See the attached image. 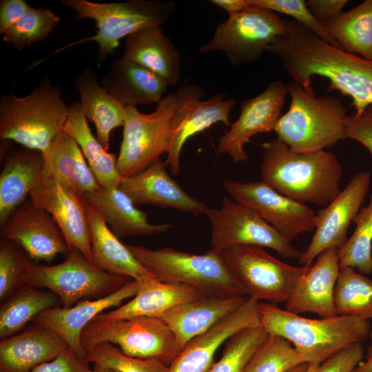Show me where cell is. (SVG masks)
<instances>
[{
	"label": "cell",
	"instance_id": "obj_1",
	"mask_svg": "<svg viewBox=\"0 0 372 372\" xmlns=\"http://www.w3.org/2000/svg\"><path fill=\"white\" fill-rule=\"evenodd\" d=\"M262 181L299 203L329 205L340 193L342 168L325 150L296 152L278 137L262 145Z\"/></svg>",
	"mask_w": 372,
	"mask_h": 372
},
{
	"label": "cell",
	"instance_id": "obj_2",
	"mask_svg": "<svg viewBox=\"0 0 372 372\" xmlns=\"http://www.w3.org/2000/svg\"><path fill=\"white\" fill-rule=\"evenodd\" d=\"M260 325L269 335L288 340L308 364L327 358L369 336V320L351 316L311 319L269 302H259Z\"/></svg>",
	"mask_w": 372,
	"mask_h": 372
},
{
	"label": "cell",
	"instance_id": "obj_3",
	"mask_svg": "<svg viewBox=\"0 0 372 372\" xmlns=\"http://www.w3.org/2000/svg\"><path fill=\"white\" fill-rule=\"evenodd\" d=\"M291 103L274 131L293 152H316L347 138V110L340 99L316 97L300 84H287Z\"/></svg>",
	"mask_w": 372,
	"mask_h": 372
},
{
	"label": "cell",
	"instance_id": "obj_4",
	"mask_svg": "<svg viewBox=\"0 0 372 372\" xmlns=\"http://www.w3.org/2000/svg\"><path fill=\"white\" fill-rule=\"evenodd\" d=\"M62 90L43 80L30 94L13 92L0 100V137L44 153L63 130L70 109L61 99Z\"/></svg>",
	"mask_w": 372,
	"mask_h": 372
},
{
	"label": "cell",
	"instance_id": "obj_5",
	"mask_svg": "<svg viewBox=\"0 0 372 372\" xmlns=\"http://www.w3.org/2000/svg\"><path fill=\"white\" fill-rule=\"evenodd\" d=\"M73 10L77 20L92 19L96 22V33L70 45L94 41L99 45L98 64L114 53L119 41L150 26L161 27L172 17L175 3L171 1L130 0L115 3H95L87 0H62Z\"/></svg>",
	"mask_w": 372,
	"mask_h": 372
},
{
	"label": "cell",
	"instance_id": "obj_6",
	"mask_svg": "<svg viewBox=\"0 0 372 372\" xmlns=\"http://www.w3.org/2000/svg\"><path fill=\"white\" fill-rule=\"evenodd\" d=\"M136 260L161 282L182 283L211 295L245 296L223 261L220 251L203 254L171 247L152 249L127 245Z\"/></svg>",
	"mask_w": 372,
	"mask_h": 372
},
{
	"label": "cell",
	"instance_id": "obj_7",
	"mask_svg": "<svg viewBox=\"0 0 372 372\" xmlns=\"http://www.w3.org/2000/svg\"><path fill=\"white\" fill-rule=\"evenodd\" d=\"M66 259L57 265L30 262L24 284L45 288L69 308L83 300L105 297L132 279L112 273L99 267L78 249L69 247Z\"/></svg>",
	"mask_w": 372,
	"mask_h": 372
},
{
	"label": "cell",
	"instance_id": "obj_8",
	"mask_svg": "<svg viewBox=\"0 0 372 372\" xmlns=\"http://www.w3.org/2000/svg\"><path fill=\"white\" fill-rule=\"evenodd\" d=\"M220 254L246 296L273 304L287 302L298 280L309 268L287 264L256 245H234Z\"/></svg>",
	"mask_w": 372,
	"mask_h": 372
},
{
	"label": "cell",
	"instance_id": "obj_9",
	"mask_svg": "<svg viewBox=\"0 0 372 372\" xmlns=\"http://www.w3.org/2000/svg\"><path fill=\"white\" fill-rule=\"evenodd\" d=\"M85 353L101 342L116 344L126 355L156 358L169 365L181 351L176 335L161 318L137 316L114 320L93 319L83 330Z\"/></svg>",
	"mask_w": 372,
	"mask_h": 372
},
{
	"label": "cell",
	"instance_id": "obj_10",
	"mask_svg": "<svg viewBox=\"0 0 372 372\" xmlns=\"http://www.w3.org/2000/svg\"><path fill=\"white\" fill-rule=\"evenodd\" d=\"M175 92L167 94L149 113L126 106L117 169L123 178L135 175L167 152L171 121L176 110Z\"/></svg>",
	"mask_w": 372,
	"mask_h": 372
},
{
	"label": "cell",
	"instance_id": "obj_11",
	"mask_svg": "<svg viewBox=\"0 0 372 372\" xmlns=\"http://www.w3.org/2000/svg\"><path fill=\"white\" fill-rule=\"evenodd\" d=\"M285 31L283 20L276 12L249 3L242 11L229 14L218 25L213 38L199 46V51H221L234 65L251 63Z\"/></svg>",
	"mask_w": 372,
	"mask_h": 372
},
{
	"label": "cell",
	"instance_id": "obj_12",
	"mask_svg": "<svg viewBox=\"0 0 372 372\" xmlns=\"http://www.w3.org/2000/svg\"><path fill=\"white\" fill-rule=\"evenodd\" d=\"M205 214L211 226V249L220 251L234 245L269 247L281 257L298 258L300 252L291 241L254 211L227 196L219 209L208 207Z\"/></svg>",
	"mask_w": 372,
	"mask_h": 372
},
{
	"label": "cell",
	"instance_id": "obj_13",
	"mask_svg": "<svg viewBox=\"0 0 372 372\" xmlns=\"http://www.w3.org/2000/svg\"><path fill=\"white\" fill-rule=\"evenodd\" d=\"M204 93L205 90L196 85H185L175 92L177 104L171 121L169 147L165 161L174 175L180 172L181 150L190 137L218 122L227 127L231 125L229 114L236 101L224 99V93L200 101Z\"/></svg>",
	"mask_w": 372,
	"mask_h": 372
},
{
	"label": "cell",
	"instance_id": "obj_14",
	"mask_svg": "<svg viewBox=\"0 0 372 372\" xmlns=\"http://www.w3.org/2000/svg\"><path fill=\"white\" fill-rule=\"evenodd\" d=\"M224 187L234 200L254 211L291 242L297 235L316 227L314 211L262 181L242 183L225 179Z\"/></svg>",
	"mask_w": 372,
	"mask_h": 372
},
{
	"label": "cell",
	"instance_id": "obj_15",
	"mask_svg": "<svg viewBox=\"0 0 372 372\" xmlns=\"http://www.w3.org/2000/svg\"><path fill=\"white\" fill-rule=\"evenodd\" d=\"M370 183V172H359L326 207L318 211L315 234L307 249L300 252V264L311 267L322 252L331 248L338 249L344 244L349 225L359 213Z\"/></svg>",
	"mask_w": 372,
	"mask_h": 372
},
{
	"label": "cell",
	"instance_id": "obj_16",
	"mask_svg": "<svg viewBox=\"0 0 372 372\" xmlns=\"http://www.w3.org/2000/svg\"><path fill=\"white\" fill-rule=\"evenodd\" d=\"M287 94V85L277 80L258 96L242 101L239 117L219 138L217 152L228 154L235 163L247 161L245 144L258 133L274 130Z\"/></svg>",
	"mask_w": 372,
	"mask_h": 372
},
{
	"label": "cell",
	"instance_id": "obj_17",
	"mask_svg": "<svg viewBox=\"0 0 372 372\" xmlns=\"http://www.w3.org/2000/svg\"><path fill=\"white\" fill-rule=\"evenodd\" d=\"M29 197L52 216L69 247L78 249L92 261L90 224L83 196L42 174Z\"/></svg>",
	"mask_w": 372,
	"mask_h": 372
},
{
	"label": "cell",
	"instance_id": "obj_18",
	"mask_svg": "<svg viewBox=\"0 0 372 372\" xmlns=\"http://www.w3.org/2000/svg\"><path fill=\"white\" fill-rule=\"evenodd\" d=\"M1 238L18 245L34 261L50 262L59 254L67 255L70 249L52 216L30 200L1 225Z\"/></svg>",
	"mask_w": 372,
	"mask_h": 372
},
{
	"label": "cell",
	"instance_id": "obj_19",
	"mask_svg": "<svg viewBox=\"0 0 372 372\" xmlns=\"http://www.w3.org/2000/svg\"><path fill=\"white\" fill-rule=\"evenodd\" d=\"M258 302L248 298L235 312L191 340L169 364L171 372H208L218 348L241 330L260 325Z\"/></svg>",
	"mask_w": 372,
	"mask_h": 372
},
{
	"label": "cell",
	"instance_id": "obj_20",
	"mask_svg": "<svg viewBox=\"0 0 372 372\" xmlns=\"http://www.w3.org/2000/svg\"><path fill=\"white\" fill-rule=\"evenodd\" d=\"M139 285V282L132 280L105 297L83 300L69 308L47 309L36 316L32 322L55 331L70 349L85 360V353L81 342L83 329L104 311L118 307L125 300L133 298Z\"/></svg>",
	"mask_w": 372,
	"mask_h": 372
},
{
	"label": "cell",
	"instance_id": "obj_21",
	"mask_svg": "<svg viewBox=\"0 0 372 372\" xmlns=\"http://www.w3.org/2000/svg\"><path fill=\"white\" fill-rule=\"evenodd\" d=\"M136 205H152L172 208L196 216L206 213L208 207L185 192L158 159L143 171L123 178L119 186Z\"/></svg>",
	"mask_w": 372,
	"mask_h": 372
},
{
	"label": "cell",
	"instance_id": "obj_22",
	"mask_svg": "<svg viewBox=\"0 0 372 372\" xmlns=\"http://www.w3.org/2000/svg\"><path fill=\"white\" fill-rule=\"evenodd\" d=\"M340 271L338 249L322 252L298 280L285 309L297 314L313 313L322 318L338 316L334 290Z\"/></svg>",
	"mask_w": 372,
	"mask_h": 372
},
{
	"label": "cell",
	"instance_id": "obj_23",
	"mask_svg": "<svg viewBox=\"0 0 372 372\" xmlns=\"http://www.w3.org/2000/svg\"><path fill=\"white\" fill-rule=\"evenodd\" d=\"M247 298L246 296L207 295L176 305L159 318L171 328L182 351L191 340L238 310Z\"/></svg>",
	"mask_w": 372,
	"mask_h": 372
},
{
	"label": "cell",
	"instance_id": "obj_24",
	"mask_svg": "<svg viewBox=\"0 0 372 372\" xmlns=\"http://www.w3.org/2000/svg\"><path fill=\"white\" fill-rule=\"evenodd\" d=\"M68 347L55 331L37 324L0 342V372H30Z\"/></svg>",
	"mask_w": 372,
	"mask_h": 372
},
{
	"label": "cell",
	"instance_id": "obj_25",
	"mask_svg": "<svg viewBox=\"0 0 372 372\" xmlns=\"http://www.w3.org/2000/svg\"><path fill=\"white\" fill-rule=\"evenodd\" d=\"M99 212L112 232L118 238L153 236L165 233L174 224H151L147 214L136 208L119 187L103 188L83 196Z\"/></svg>",
	"mask_w": 372,
	"mask_h": 372
},
{
	"label": "cell",
	"instance_id": "obj_26",
	"mask_svg": "<svg viewBox=\"0 0 372 372\" xmlns=\"http://www.w3.org/2000/svg\"><path fill=\"white\" fill-rule=\"evenodd\" d=\"M85 203L90 229L92 262L107 272L127 276L139 282L156 279L136 260L127 245L120 241L96 208L86 200Z\"/></svg>",
	"mask_w": 372,
	"mask_h": 372
},
{
	"label": "cell",
	"instance_id": "obj_27",
	"mask_svg": "<svg viewBox=\"0 0 372 372\" xmlns=\"http://www.w3.org/2000/svg\"><path fill=\"white\" fill-rule=\"evenodd\" d=\"M211 295L185 284L165 282L152 279L140 282L136 294L128 302L96 318L114 320L137 316L160 318L176 305Z\"/></svg>",
	"mask_w": 372,
	"mask_h": 372
},
{
	"label": "cell",
	"instance_id": "obj_28",
	"mask_svg": "<svg viewBox=\"0 0 372 372\" xmlns=\"http://www.w3.org/2000/svg\"><path fill=\"white\" fill-rule=\"evenodd\" d=\"M101 83L124 105L134 107L158 104L169 86L154 72L122 57L112 63Z\"/></svg>",
	"mask_w": 372,
	"mask_h": 372
},
{
	"label": "cell",
	"instance_id": "obj_29",
	"mask_svg": "<svg viewBox=\"0 0 372 372\" xmlns=\"http://www.w3.org/2000/svg\"><path fill=\"white\" fill-rule=\"evenodd\" d=\"M122 58L150 70L169 85L180 77L179 52L160 26L145 28L127 37Z\"/></svg>",
	"mask_w": 372,
	"mask_h": 372
},
{
	"label": "cell",
	"instance_id": "obj_30",
	"mask_svg": "<svg viewBox=\"0 0 372 372\" xmlns=\"http://www.w3.org/2000/svg\"><path fill=\"white\" fill-rule=\"evenodd\" d=\"M43 158V174L56 179L83 196L101 188L79 145L62 130L54 138Z\"/></svg>",
	"mask_w": 372,
	"mask_h": 372
},
{
	"label": "cell",
	"instance_id": "obj_31",
	"mask_svg": "<svg viewBox=\"0 0 372 372\" xmlns=\"http://www.w3.org/2000/svg\"><path fill=\"white\" fill-rule=\"evenodd\" d=\"M42 174L40 152L24 147L7 154L0 174V225L25 202Z\"/></svg>",
	"mask_w": 372,
	"mask_h": 372
},
{
	"label": "cell",
	"instance_id": "obj_32",
	"mask_svg": "<svg viewBox=\"0 0 372 372\" xmlns=\"http://www.w3.org/2000/svg\"><path fill=\"white\" fill-rule=\"evenodd\" d=\"M73 84L79 93L84 115L94 124L96 138L108 150L111 132L123 125L126 106L107 91L90 69L77 75Z\"/></svg>",
	"mask_w": 372,
	"mask_h": 372
},
{
	"label": "cell",
	"instance_id": "obj_33",
	"mask_svg": "<svg viewBox=\"0 0 372 372\" xmlns=\"http://www.w3.org/2000/svg\"><path fill=\"white\" fill-rule=\"evenodd\" d=\"M70 107L63 130L77 143L101 187H119L123 178L117 169L116 156L109 153L92 134L80 102L72 103Z\"/></svg>",
	"mask_w": 372,
	"mask_h": 372
},
{
	"label": "cell",
	"instance_id": "obj_34",
	"mask_svg": "<svg viewBox=\"0 0 372 372\" xmlns=\"http://www.w3.org/2000/svg\"><path fill=\"white\" fill-rule=\"evenodd\" d=\"M324 24L342 50L372 61V0L364 1Z\"/></svg>",
	"mask_w": 372,
	"mask_h": 372
},
{
	"label": "cell",
	"instance_id": "obj_35",
	"mask_svg": "<svg viewBox=\"0 0 372 372\" xmlns=\"http://www.w3.org/2000/svg\"><path fill=\"white\" fill-rule=\"evenodd\" d=\"M61 303L52 292L25 285L4 300L0 307V338L13 335L47 309Z\"/></svg>",
	"mask_w": 372,
	"mask_h": 372
},
{
	"label": "cell",
	"instance_id": "obj_36",
	"mask_svg": "<svg viewBox=\"0 0 372 372\" xmlns=\"http://www.w3.org/2000/svg\"><path fill=\"white\" fill-rule=\"evenodd\" d=\"M334 302L338 316L372 318V280L351 267L340 269Z\"/></svg>",
	"mask_w": 372,
	"mask_h": 372
},
{
	"label": "cell",
	"instance_id": "obj_37",
	"mask_svg": "<svg viewBox=\"0 0 372 372\" xmlns=\"http://www.w3.org/2000/svg\"><path fill=\"white\" fill-rule=\"evenodd\" d=\"M352 236L338 249L340 269L351 267L359 273H372V194L369 203L355 218Z\"/></svg>",
	"mask_w": 372,
	"mask_h": 372
},
{
	"label": "cell",
	"instance_id": "obj_38",
	"mask_svg": "<svg viewBox=\"0 0 372 372\" xmlns=\"http://www.w3.org/2000/svg\"><path fill=\"white\" fill-rule=\"evenodd\" d=\"M261 326L241 330L229 338L220 359L208 372H243L245 366L268 338Z\"/></svg>",
	"mask_w": 372,
	"mask_h": 372
},
{
	"label": "cell",
	"instance_id": "obj_39",
	"mask_svg": "<svg viewBox=\"0 0 372 372\" xmlns=\"http://www.w3.org/2000/svg\"><path fill=\"white\" fill-rule=\"evenodd\" d=\"M60 21L61 19L48 8L30 7L23 17L3 35V40L21 50L46 39Z\"/></svg>",
	"mask_w": 372,
	"mask_h": 372
},
{
	"label": "cell",
	"instance_id": "obj_40",
	"mask_svg": "<svg viewBox=\"0 0 372 372\" xmlns=\"http://www.w3.org/2000/svg\"><path fill=\"white\" fill-rule=\"evenodd\" d=\"M85 361L118 372H171L169 365L161 360L129 356L110 342H101L89 349Z\"/></svg>",
	"mask_w": 372,
	"mask_h": 372
},
{
	"label": "cell",
	"instance_id": "obj_41",
	"mask_svg": "<svg viewBox=\"0 0 372 372\" xmlns=\"http://www.w3.org/2000/svg\"><path fill=\"white\" fill-rule=\"evenodd\" d=\"M302 363L305 362L288 340L269 335L243 372H287Z\"/></svg>",
	"mask_w": 372,
	"mask_h": 372
},
{
	"label": "cell",
	"instance_id": "obj_42",
	"mask_svg": "<svg viewBox=\"0 0 372 372\" xmlns=\"http://www.w3.org/2000/svg\"><path fill=\"white\" fill-rule=\"evenodd\" d=\"M32 260L18 245L1 238L0 300L3 301L25 285L24 276Z\"/></svg>",
	"mask_w": 372,
	"mask_h": 372
},
{
	"label": "cell",
	"instance_id": "obj_43",
	"mask_svg": "<svg viewBox=\"0 0 372 372\" xmlns=\"http://www.w3.org/2000/svg\"><path fill=\"white\" fill-rule=\"evenodd\" d=\"M248 3L266 8L275 12L291 16L293 20L304 25L324 41L341 49L324 24L313 16L304 0H248Z\"/></svg>",
	"mask_w": 372,
	"mask_h": 372
},
{
	"label": "cell",
	"instance_id": "obj_44",
	"mask_svg": "<svg viewBox=\"0 0 372 372\" xmlns=\"http://www.w3.org/2000/svg\"><path fill=\"white\" fill-rule=\"evenodd\" d=\"M364 351L361 342L355 343L324 360L318 372H353L364 358Z\"/></svg>",
	"mask_w": 372,
	"mask_h": 372
},
{
	"label": "cell",
	"instance_id": "obj_45",
	"mask_svg": "<svg viewBox=\"0 0 372 372\" xmlns=\"http://www.w3.org/2000/svg\"><path fill=\"white\" fill-rule=\"evenodd\" d=\"M30 372H92V369L68 346L56 358L37 366Z\"/></svg>",
	"mask_w": 372,
	"mask_h": 372
},
{
	"label": "cell",
	"instance_id": "obj_46",
	"mask_svg": "<svg viewBox=\"0 0 372 372\" xmlns=\"http://www.w3.org/2000/svg\"><path fill=\"white\" fill-rule=\"evenodd\" d=\"M346 136L362 144L372 156V105L361 114L347 116Z\"/></svg>",
	"mask_w": 372,
	"mask_h": 372
},
{
	"label": "cell",
	"instance_id": "obj_47",
	"mask_svg": "<svg viewBox=\"0 0 372 372\" xmlns=\"http://www.w3.org/2000/svg\"><path fill=\"white\" fill-rule=\"evenodd\" d=\"M30 6L24 0L0 1V34L10 30L28 12Z\"/></svg>",
	"mask_w": 372,
	"mask_h": 372
},
{
	"label": "cell",
	"instance_id": "obj_48",
	"mask_svg": "<svg viewBox=\"0 0 372 372\" xmlns=\"http://www.w3.org/2000/svg\"><path fill=\"white\" fill-rule=\"evenodd\" d=\"M306 4L313 16L324 23L342 12L347 0H307Z\"/></svg>",
	"mask_w": 372,
	"mask_h": 372
},
{
	"label": "cell",
	"instance_id": "obj_49",
	"mask_svg": "<svg viewBox=\"0 0 372 372\" xmlns=\"http://www.w3.org/2000/svg\"><path fill=\"white\" fill-rule=\"evenodd\" d=\"M211 2L227 11L229 14L239 12L249 6L248 0H212Z\"/></svg>",
	"mask_w": 372,
	"mask_h": 372
},
{
	"label": "cell",
	"instance_id": "obj_50",
	"mask_svg": "<svg viewBox=\"0 0 372 372\" xmlns=\"http://www.w3.org/2000/svg\"><path fill=\"white\" fill-rule=\"evenodd\" d=\"M353 372H372V344L367 347L365 361L360 362Z\"/></svg>",
	"mask_w": 372,
	"mask_h": 372
},
{
	"label": "cell",
	"instance_id": "obj_51",
	"mask_svg": "<svg viewBox=\"0 0 372 372\" xmlns=\"http://www.w3.org/2000/svg\"><path fill=\"white\" fill-rule=\"evenodd\" d=\"M308 367L309 364L307 363H302L291 369L287 372H306Z\"/></svg>",
	"mask_w": 372,
	"mask_h": 372
},
{
	"label": "cell",
	"instance_id": "obj_52",
	"mask_svg": "<svg viewBox=\"0 0 372 372\" xmlns=\"http://www.w3.org/2000/svg\"><path fill=\"white\" fill-rule=\"evenodd\" d=\"M92 372H118L110 368L101 366L97 364H94L93 368L92 369Z\"/></svg>",
	"mask_w": 372,
	"mask_h": 372
},
{
	"label": "cell",
	"instance_id": "obj_53",
	"mask_svg": "<svg viewBox=\"0 0 372 372\" xmlns=\"http://www.w3.org/2000/svg\"><path fill=\"white\" fill-rule=\"evenodd\" d=\"M319 366L318 364H309L306 372H318Z\"/></svg>",
	"mask_w": 372,
	"mask_h": 372
},
{
	"label": "cell",
	"instance_id": "obj_54",
	"mask_svg": "<svg viewBox=\"0 0 372 372\" xmlns=\"http://www.w3.org/2000/svg\"><path fill=\"white\" fill-rule=\"evenodd\" d=\"M371 339V340L372 341V330H371V332H370V334H369V336Z\"/></svg>",
	"mask_w": 372,
	"mask_h": 372
}]
</instances>
